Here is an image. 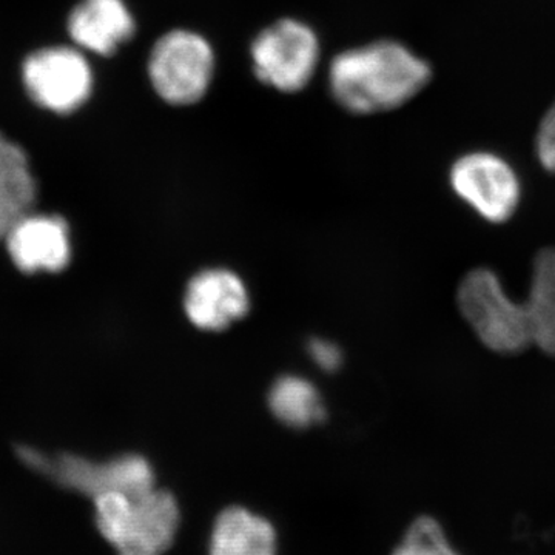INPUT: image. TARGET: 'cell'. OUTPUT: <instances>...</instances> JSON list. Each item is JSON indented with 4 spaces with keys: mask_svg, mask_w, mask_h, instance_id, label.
<instances>
[{
    "mask_svg": "<svg viewBox=\"0 0 555 555\" xmlns=\"http://www.w3.org/2000/svg\"><path fill=\"white\" fill-rule=\"evenodd\" d=\"M433 72L396 40L346 50L332 61L328 87L335 101L356 115L389 112L425 89Z\"/></svg>",
    "mask_w": 555,
    "mask_h": 555,
    "instance_id": "obj_1",
    "label": "cell"
},
{
    "mask_svg": "<svg viewBox=\"0 0 555 555\" xmlns=\"http://www.w3.org/2000/svg\"><path fill=\"white\" fill-rule=\"evenodd\" d=\"M93 500L98 529L118 555H164L173 543L181 516L170 492L153 488Z\"/></svg>",
    "mask_w": 555,
    "mask_h": 555,
    "instance_id": "obj_2",
    "label": "cell"
},
{
    "mask_svg": "<svg viewBox=\"0 0 555 555\" xmlns=\"http://www.w3.org/2000/svg\"><path fill=\"white\" fill-rule=\"evenodd\" d=\"M456 302L480 341L494 352L516 356L534 345L526 305L507 297L492 270H470L460 283Z\"/></svg>",
    "mask_w": 555,
    "mask_h": 555,
    "instance_id": "obj_3",
    "label": "cell"
},
{
    "mask_svg": "<svg viewBox=\"0 0 555 555\" xmlns=\"http://www.w3.org/2000/svg\"><path fill=\"white\" fill-rule=\"evenodd\" d=\"M17 455L31 469L91 499L104 494L139 495L155 488V474L144 456L120 455L96 463L72 454L50 456L28 447L20 448Z\"/></svg>",
    "mask_w": 555,
    "mask_h": 555,
    "instance_id": "obj_4",
    "label": "cell"
},
{
    "mask_svg": "<svg viewBox=\"0 0 555 555\" xmlns=\"http://www.w3.org/2000/svg\"><path fill=\"white\" fill-rule=\"evenodd\" d=\"M215 62L214 49L204 36L171 30L156 40L150 53V82L167 104H196L210 89Z\"/></svg>",
    "mask_w": 555,
    "mask_h": 555,
    "instance_id": "obj_5",
    "label": "cell"
},
{
    "mask_svg": "<svg viewBox=\"0 0 555 555\" xmlns=\"http://www.w3.org/2000/svg\"><path fill=\"white\" fill-rule=\"evenodd\" d=\"M255 76L283 93H297L315 75L320 40L305 22L281 20L259 33L250 47Z\"/></svg>",
    "mask_w": 555,
    "mask_h": 555,
    "instance_id": "obj_6",
    "label": "cell"
},
{
    "mask_svg": "<svg viewBox=\"0 0 555 555\" xmlns=\"http://www.w3.org/2000/svg\"><path fill=\"white\" fill-rule=\"evenodd\" d=\"M24 83L40 107L50 112H76L89 101L93 73L78 50L51 47L33 53L24 62Z\"/></svg>",
    "mask_w": 555,
    "mask_h": 555,
    "instance_id": "obj_7",
    "label": "cell"
},
{
    "mask_svg": "<svg viewBox=\"0 0 555 555\" xmlns=\"http://www.w3.org/2000/svg\"><path fill=\"white\" fill-rule=\"evenodd\" d=\"M451 185L486 221L505 222L520 203V182L509 164L492 153H470L454 164Z\"/></svg>",
    "mask_w": 555,
    "mask_h": 555,
    "instance_id": "obj_8",
    "label": "cell"
},
{
    "mask_svg": "<svg viewBox=\"0 0 555 555\" xmlns=\"http://www.w3.org/2000/svg\"><path fill=\"white\" fill-rule=\"evenodd\" d=\"M3 241L11 261L24 273H56L72 261L68 224L56 215L30 211L10 229Z\"/></svg>",
    "mask_w": 555,
    "mask_h": 555,
    "instance_id": "obj_9",
    "label": "cell"
},
{
    "mask_svg": "<svg viewBox=\"0 0 555 555\" xmlns=\"http://www.w3.org/2000/svg\"><path fill=\"white\" fill-rule=\"evenodd\" d=\"M184 305L195 326L204 331H222L246 315L247 288L240 276L229 270H204L190 281Z\"/></svg>",
    "mask_w": 555,
    "mask_h": 555,
    "instance_id": "obj_10",
    "label": "cell"
},
{
    "mask_svg": "<svg viewBox=\"0 0 555 555\" xmlns=\"http://www.w3.org/2000/svg\"><path fill=\"white\" fill-rule=\"evenodd\" d=\"M137 24L124 0H82L68 17V33L80 49L112 56L133 38Z\"/></svg>",
    "mask_w": 555,
    "mask_h": 555,
    "instance_id": "obj_11",
    "label": "cell"
},
{
    "mask_svg": "<svg viewBox=\"0 0 555 555\" xmlns=\"http://www.w3.org/2000/svg\"><path fill=\"white\" fill-rule=\"evenodd\" d=\"M210 555H276L275 529L244 507H228L215 521Z\"/></svg>",
    "mask_w": 555,
    "mask_h": 555,
    "instance_id": "obj_12",
    "label": "cell"
},
{
    "mask_svg": "<svg viewBox=\"0 0 555 555\" xmlns=\"http://www.w3.org/2000/svg\"><path fill=\"white\" fill-rule=\"evenodd\" d=\"M38 196L27 155L20 145L0 133V221L13 228L30 214Z\"/></svg>",
    "mask_w": 555,
    "mask_h": 555,
    "instance_id": "obj_13",
    "label": "cell"
},
{
    "mask_svg": "<svg viewBox=\"0 0 555 555\" xmlns=\"http://www.w3.org/2000/svg\"><path fill=\"white\" fill-rule=\"evenodd\" d=\"M532 343L547 356L555 357V247L543 248L532 269L528 302Z\"/></svg>",
    "mask_w": 555,
    "mask_h": 555,
    "instance_id": "obj_14",
    "label": "cell"
},
{
    "mask_svg": "<svg viewBox=\"0 0 555 555\" xmlns=\"http://www.w3.org/2000/svg\"><path fill=\"white\" fill-rule=\"evenodd\" d=\"M270 409L288 426L306 427L324 418V406L315 386L308 379L283 377L270 390Z\"/></svg>",
    "mask_w": 555,
    "mask_h": 555,
    "instance_id": "obj_15",
    "label": "cell"
},
{
    "mask_svg": "<svg viewBox=\"0 0 555 555\" xmlns=\"http://www.w3.org/2000/svg\"><path fill=\"white\" fill-rule=\"evenodd\" d=\"M392 555H460L452 547L443 528L433 517H418L409 526L403 542Z\"/></svg>",
    "mask_w": 555,
    "mask_h": 555,
    "instance_id": "obj_16",
    "label": "cell"
},
{
    "mask_svg": "<svg viewBox=\"0 0 555 555\" xmlns=\"http://www.w3.org/2000/svg\"><path fill=\"white\" fill-rule=\"evenodd\" d=\"M537 156L547 171L555 173V104L547 109L535 139Z\"/></svg>",
    "mask_w": 555,
    "mask_h": 555,
    "instance_id": "obj_17",
    "label": "cell"
},
{
    "mask_svg": "<svg viewBox=\"0 0 555 555\" xmlns=\"http://www.w3.org/2000/svg\"><path fill=\"white\" fill-rule=\"evenodd\" d=\"M309 352L318 366L323 367L324 371H335L341 363V352L338 347L326 339H313L309 345Z\"/></svg>",
    "mask_w": 555,
    "mask_h": 555,
    "instance_id": "obj_18",
    "label": "cell"
},
{
    "mask_svg": "<svg viewBox=\"0 0 555 555\" xmlns=\"http://www.w3.org/2000/svg\"><path fill=\"white\" fill-rule=\"evenodd\" d=\"M10 229L0 221V241L5 240V236L9 235Z\"/></svg>",
    "mask_w": 555,
    "mask_h": 555,
    "instance_id": "obj_19",
    "label": "cell"
}]
</instances>
